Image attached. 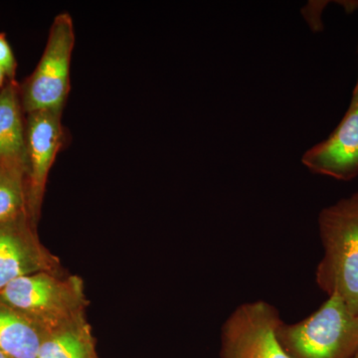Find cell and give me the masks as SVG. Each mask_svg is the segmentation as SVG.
<instances>
[{
	"instance_id": "obj_10",
	"label": "cell",
	"mask_w": 358,
	"mask_h": 358,
	"mask_svg": "<svg viewBox=\"0 0 358 358\" xmlns=\"http://www.w3.org/2000/svg\"><path fill=\"white\" fill-rule=\"evenodd\" d=\"M42 341L22 317L0 310V352L8 358H37Z\"/></svg>"
},
{
	"instance_id": "obj_5",
	"label": "cell",
	"mask_w": 358,
	"mask_h": 358,
	"mask_svg": "<svg viewBox=\"0 0 358 358\" xmlns=\"http://www.w3.org/2000/svg\"><path fill=\"white\" fill-rule=\"evenodd\" d=\"M301 162L312 173L341 181L358 176V100L350 107L333 133L301 157Z\"/></svg>"
},
{
	"instance_id": "obj_7",
	"label": "cell",
	"mask_w": 358,
	"mask_h": 358,
	"mask_svg": "<svg viewBox=\"0 0 358 358\" xmlns=\"http://www.w3.org/2000/svg\"><path fill=\"white\" fill-rule=\"evenodd\" d=\"M20 87L9 81L0 91V164L26 171V119Z\"/></svg>"
},
{
	"instance_id": "obj_2",
	"label": "cell",
	"mask_w": 358,
	"mask_h": 358,
	"mask_svg": "<svg viewBox=\"0 0 358 358\" xmlns=\"http://www.w3.org/2000/svg\"><path fill=\"white\" fill-rule=\"evenodd\" d=\"M277 336L291 358H352L358 350V315L331 294L307 319L282 322Z\"/></svg>"
},
{
	"instance_id": "obj_19",
	"label": "cell",
	"mask_w": 358,
	"mask_h": 358,
	"mask_svg": "<svg viewBox=\"0 0 358 358\" xmlns=\"http://www.w3.org/2000/svg\"><path fill=\"white\" fill-rule=\"evenodd\" d=\"M355 195H357V197L358 199V192L357 193H355Z\"/></svg>"
},
{
	"instance_id": "obj_9",
	"label": "cell",
	"mask_w": 358,
	"mask_h": 358,
	"mask_svg": "<svg viewBox=\"0 0 358 358\" xmlns=\"http://www.w3.org/2000/svg\"><path fill=\"white\" fill-rule=\"evenodd\" d=\"M11 223L0 224V292L37 267L32 250Z\"/></svg>"
},
{
	"instance_id": "obj_12",
	"label": "cell",
	"mask_w": 358,
	"mask_h": 358,
	"mask_svg": "<svg viewBox=\"0 0 358 358\" xmlns=\"http://www.w3.org/2000/svg\"><path fill=\"white\" fill-rule=\"evenodd\" d=\"M87 346L79 336L66 333L43 341L37 358H87Z\"/></svg>"
},
{
	"instance_id": "obj_13",
	"label": "cell",
	"mask_w": 358,
	"mask_h": 358,
	"mask_svg": "<svg viewBox=\"0 0 358 358\" xmlns=\"http://www.w3.org/2000/svg\"><path fill=\"white\" fill-rule=\"evenodd\" d=\"M0 68L6 72L8 80L15 81L17 63L13 48L3 33H0Z\"/></svg>"
},
{
	"instance_id": "obj_3",
	"label": "cell",
	"mask_w": 358,
	"mask_h": 358,
	"mask_svg": "<svg viewBox=\"0 0 358 358\" xmlns=\"http://www.w3.org/2000/svg\"><path fill=\"white\" fill-rule=\"evenodd\" d=\"M75 44L74 22L69 13L54 18L38 64L20 86L26 115L52 110L63 113L70 90L71 60Z\"/></svg>"
},
{
	"instance_id": "obj_1",
	"label": "cell",
	"mask_w": 358,
	"mask_h": 358,
	"mask_svg": "<svg viewBox=\"0 0 358 358\" xmlns=\"http://www.w3.org/2000/svg\"><path fill=\"white\" fill-rule=\"evenodd\" d=\"M324 256L315 280L327 296L338 294L358 315V199L352 194L320 211Z\"/></svg>"
},
{
	"instance_id": "obj_6",
	"label": "cell",
	"mask_w": 358,
	"mask_h": 358,
	"mask_svg": "<svg viewBox=\"0 0 358 358\" xmlns=\"http://www.w3.org/2000/svg\"><path fill=\"white\" fill-rule=\"evenodd\" d=\"M26 115V174L30 196L36 205L62 145V113L42 110Z\"/></svg>"
},
{
	"instance_id": "obj_14",
	"label": "cell",
	"mask_w": 358,
	"mask_h": 358,
	"mask_svg": "<svg viewBox=\"0 0 358 358\" xmlns=\"http://www.w3.org/2000/svg\"><path fill=\"white\" fill-rule=\"evenodd\" d=\"M338 3L345 9L346 13H353L358 9V1H338Z\"/></svg>"
},
{
	"instance_id": "obj_8",
	"label": "cell",
	"mask_w": 358,
	"mask_h": 358,
	"mask_svg": "<svg viewBox=\"0 0 358 358\" xmlns=\"http://www.w3.org/2000/svg\"><path fill=\"white\" fill-rule=\"evenodd\" d=\"M9 305L30 313L53 310L60 303L57 285L43 275H24L16 278L1 291Z\"/></svg>"
},
{
	"instance_id": "obj_17",
	"label": "cell",
	"mask_w": 358,
	"mask_h": 358,
	"mask_svg": "<svg viewBox=\"0 0 358 358\" xmlns=\"http://www.w3.org/2000/svg\"><path fill=\"white\" fill-rule=\"evenodd\" d=\"M0 358H8V357H7L6 355H4L3 352H0Z\"/></svg>"
},
{
	"instance_id": "obj_15",
	"label": "cell",
	"mask_w": 358,
	"mask_h": 358,
	"mask_svg": "<svg viewBox=\"0 0 358 358\" xmlns=\"http://www.w3.org/2000/svg\"><path fill=\"white\" fill-rule=\"evenodd\" d=\"M10 80L7 78L6 72L0 68V91L6 87V85L8 83Z\"/></svg>"
},
{
	"instance_id": "obj_11",
	"label": "cell",
	"mask_w": 358,
	"mask_h": 358,
	"mask_svg": "<svg viewBox=\"0 0 358 358\" xmlns=\"http://www.w3.org/2000/svg\"><path fill=\"white\" fill-rule=\"evenodd\" d=\"M22 167L0 164V224L13 222L24 205V176Z\"/></svg>"
},
{
	"instance_id": "obj_4",
	"label": "cell",
	"mask_w": 358,
	"mask_h": 358,
	"mask_svg": "<svg viewBox=\"0 0 358 358\" xmlns=\"http://www.w3.org/2000/svg\"><path fill=\"white\" fill-rule=\"evenodd\" d=\"M279 310L265 301L235 308L221 333V358H291L282 348L277 331Z\"/></svg>"
},
{
	"instance_id": "obj_16",
	"label": "cell",
	"mask_w": 358,
	"mask_h": 358,
	"mask_svg": "<svg viewBox=\"0 0 358 358\" xmlns=\"http://www.w3.org/2000/svg\"><path fill=\"white\" fill-rule=\"evenodd\" d=\"M358 100V78L357 85H355V89H353L352 100L350 101H357Z\"/></svg>"
},
{
	"instance_id": "obj_18",
	"label": "cell",
	"mask_w": 358,
	"mask_h": 358,
	"mask_svg": "<svg viewBox=\"0 0 358 358\" xmlns=\"http://www.w3.org/2000/svg\"><path fill=\"white\" fill-rule=\"evenodd\" d=\"M352 358H358V350L357 352L355 353V355H353V357Z\"/></svg>"
}]
</instances>
